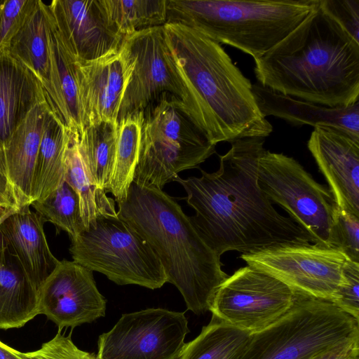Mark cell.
<instances>
[{"mask_svg":"<svg viewBox=\"0 0 359 359\" xmlns=\"http://www.w3.org/2000/svg\"><path fill=\"white\" fill-rule=\"evenodd\" d=\"M219 155V168L200 177L174 181L185 189L189 217L206 243L219 256L227 251L247 253L268 246L315 243L291 217L279 214L258 184L259 161L264 138L239 139Z\"/></svg>","mask_w":359,"mask_h":359,"instance_id":"6da1fadb","label":"cell"},{"mask_svg":"<svg viewBox=\"0 0 359 359\" xmlns=\"http://www.w3.org/2000/svg\"><path fill=\"white\" fill-rule=\"evenodd\" d=\"M163 28L188 95L186 111L207 139L216 145L269 136L273 127L259 109L252 84L222 46L182 25Z\"/></svg>","mask_w":359,"mask_h":359,"instance_id":"7a4b0ae2","label":"cell"},{"mask_svg":"<svg viewBox=\"0 0 359 359\" xmlns=\"http://www.w3.org/2000/svg\"><path fill=\"white\" fill-rule=\"evenodd\" d=\"M255 60L258 83L329 107L359 101V43L318 8Z\"/></svg>","mask_w":359,"mask_h":359,"instance_id":"3957f363","label":"cell"},{"mask_svg":"<svg viewBox=\"0 0 359 359\" xmlns=\"http://www.w3.org/2000/svg\"><path fill=\"white\" fill-rule=\"evenodd\" d=\"M117 204L118 215L149 243L187 309L196 315L210 311L229 276L177 201L162 189L133 182L126 198Z\"/></svg>","mask_w":359,"mask_h":359,"instance_id":"277c9868","label":"cell"},{"mask_svg":"<svg viewBox=\"0 0 359 359\" xmlns=\"http://www.w3.org/2000/svg\"><path fill=\"white\" fill-rule=\"evenodd\" d=\"M318 6L319 0H166V23L194 29L255 60L285 38Z\"/></svg>","mask_w":359,"mask_h":359,"instance_id":"5b68a950","label":"cell"},{"mask_svg":"<svg viewBox=\"0 0 359 359\" xmlns=\"http://www.w3.org/2000/svg\"><path fill=\"white\" fill-rule=\"evenodd\" d=\"M355 340H359L358 320L330 300L295 290L287 312L251 334L236 359H312Z\"/></svg>","mask_w":359,"mask_h":359,"instance_id":"8992f818","label":"cell"},{"mask_svg":"<svg viewBox=\"0 0 359 359\" xmlns=\"http://www.w3.org/2000/svg\"><path fill=\"white\" fill-rule=\"evenodd\" d=\"M215 146L193 123L184 104L163 93L143 111L133 182L162 189L179 172L198 168L215 153Z\"/></svg>","mask_w":359,"mask_h":359,"instance_id":"52a82bcc","label":"cell"},{"mask_svg":"<svg viewBox=\"0 0 359 359\" xmlns=\"http://www.w3.org/2000/svg\"><path fill=\"white\" fill-rule=\"evenodd\" d=\"M71 242L74 262L118 285L154 290L167 283L163 266L149 243L118 214L97 217Z\"/></svg>","mask_w":359,"mask_h":359,"instance_id":"ba28073f","label":"cell"},{"mask_svg":"<svg viewBox=\"0 0 359 359\" xmlns=\"http://www.w3.org/2000/svg\"><path fill=\"white\" fill-rule=\"evenodd\" d=\"M258 184L271 203L312 236L314 244L332 248L340 208L328 187L318 183L294 158L266 149L259 161Z\"/></svg>","mask_w":359,"mask_h":359,"instance_id":"9c48e42d","label":"cell"},{"mask_svg":"<svg viewBox=\"0 0 359 359\" xmlns=\"http://www.w3.org/2000/svg\"><path fill=\"white\" fill-rule=\"evenodd\" d=\"M121 49L130 74L117 122L143 111L163 93L179 99L186 109L188 95L166 43L163 25L140 29L126 36Z\"/></svg>","mask_w":359,"mask_h":359,"instance_id":"30bf717a","label":"cell"},{"mask_svg":"<svg viewBox=\"0 0 359 359\" xmlns=\"http://www.w3.org/2000/svg\"><path fill=\"white\" fill-rule=\"evenodd\" d=\"M295 290L274 276L247 265L222 283L210 311L219 320L253 334L283 316L292 306Z\"/></svg>","mask_w":359,"mask_h":359,"instance_id":"8fae6325","label":"cell"},{"mask_svg":"<svg viewBox=\"0 0 359 359\" xmlns=\"http://www.w3.org/2000/svg\"><path fill=\"white\" fill-rule=\"evenodd\" d=\"M247 265L264 271L295 290L332 300L345 283L347 260L338 249L317 244L277 245L241 255Z\"/></svg>","mask_w":359,"mask_h":359,"instance_id":"7c38bea8","label":"cell"},{"mask_svg":"<svg viewBox=\"0 0 359 359\" xmlns=\"http://www.w3.org/2000/svg\"><path fill=\"white\" fill-rule=\"evenodd\" d=\"M189 332L184 313L158 308L125 313L100 335L96 359H177Z\"/></svg>","mask_w":359,"mask_h":359,"instance_id":"4fadbf2b","label":"cell"},{"mask_svg":"<svg viewBox=\"0 0 359 359\" xmlns=\"http://www.w3.org/2000/svg\"><path fill=\"white\" fill-rule=\"evenodd\" d=\"M105 311L106 300L93 271L74 261H60L40 288L39 313L58 330L92 323L104 316Z\"/></svg>","mask_w":359,"mask_h":359,"instance_id":"5bb4252c","label":"cell"},{"mask_svg":"<svg viewBox=\"0 0 359 359\" xmlns=\"http://www.w3.org/2000/svg\"><path fill=\"white\" fill-rule=\"evenodd\" d=\"M48 7L77 60H95L121 49L125 37L109 21L102 0H53Z\"/></svg>","mask_w":359,"mask_h":359,"instance_id":"9a60e30c","label":"cell"},{"mask_svg":"<svg viewBox=\"0 0 359 359\" xmlns=\"http://www.w3.org/2000/svg\"><path fill=\"white\" fill-rule=\"evenodd\" d=\"M307 146L339 208L359 217V140L320 126L314 128Z\"/></svg>","mask_w":359,"mask_h":359,"instance_id":"2e32d148","label":"cell"},{"mask_svg":"<svg viewBox=\"0 0 359 359\" xmlns=\"http://www.w3.org/2000/svg\"><path fill=\"white\" fill-rule=\"evenodd\" d=\"M49 67L43 87L46 102L69 130L81 132L86 126L80 92L79 62L61 36L48 5Z\"/></svg>","mask_w":359,"mask_h":359,"instance_id":"e0dca14e","label":"cell"},{"mask_svg":"<svg viewBox=\"0 0 359 359\" xmlns=\"http://www.w3.org/2000/svg\"><path fill=\"white\" fill-rule=\"evenodd\" d=\"M78 62L86 126L99 121L117 122L130 74L121 48L100 58Z\"/></svg>","mask_w":359,"mask_h":359,"instance_id":"ac0fdd59","label":"cell"},{"mask_svg":"<svg viewBox=\"0 0 359 359\" xmlns=\"http://www.w3.org/2000/svg\"><path fill=\"white\" fill-rule=\"evenodd\" d=\"M45 96L37 101L0 149V170L6 175L18 210L30 206L36 161L45 116Z\"/></svg>","mask_w":359,"mask_h":359,"instance_id":"d6986e66","label":"cell"},{"mask_svg":"<svg viewBox=\"0 0 359 359\" xmlns=\"http://www.w3.org/2000/svg\"><path fill=\"white\" fill-rule=\"evenodd\" d=\"M44 222L29 206L8 214L0 222V233L39 291L60 262L48 246Z\"/></svg>","mask_w":359,"mask_h":359,"instance_id":"ffe728a7","label":"cell"},{"mask_svg":"<svg viewBox=\"0 0 359 359\" xmlns=\"http://www.w3.org/2000/svg\"><path fill=\"white\" fill-rule=\"evenodd\" d=\"M252 93L264 117L273 116L295 126L329 127L359 140V101L346 107H329L276 93L259 83Z\"/></svg>","mask_w":359,"mask_h":359,"instance_id":"44dd1931","label":"cell"},{"mask_svg":"<svg viewBox=\"0 0 359 359\" xmlns=\"http://www.w3.org/2000/svg\"><path fill=\"white\" fill-rule=\"evenodd\" d=\"M39 297L0 233V329L21 327L39 315Z\"/></svg>","mask_w":359,"mask_h":359,"instance_id":"7402d4cb","label":"cell"},{"mask_svg":"<svg viewBox=\"0 0 359 359\" xmlns=\"http://www.w3.org/2000/svg\"><path fill=\"white\" fill-rule=\"evenodd\" d=\"M43 97V88L35 76L7 52L1 54L0 149Z\"/></svg>","mask_w":359,"mask_h":359,"instance_id":"603a6c76","label":"cell"},{"mask_svg":"<svg viewBox=\"0 0 359 359\" xmlns=\"http://www.w3.org/2000/svg\"><path fill=\"white\" fill-rule=\"evenodd\" d=\"M69 137V130L49 107L35 164L32 202L46 198L65 182Z\"/></svg>","mask_w":359,"mask_h":359,"instance_id":"cb8c5ba5","label":"cell"},{"mask_svg":"<svg viewBox=\"0 0 359 359\" xmlns=\"http://www.w3.org/2000/svg\"><path fill=\"white\" fill-rule=\"evenodd\" d=\"M69 143L65 159V178L77 194L80 210L85 229L97 217L102 215H116L114 201L98 188L84 158L79 131L69 130Z\"/></svg>","mask_w":359,"mask_h":359,"instance_id":"d4e9b609","label":"cell"},{"mask_svg":"<svg viewBox=\"0 0 359 359\" xmlns=\"http://www.w3.org/2000/svg\"><path fill=\"white\" fill-rule=\"evenodd\" d=\"M7 53L25 67L43 88L49 67L46 4L36 1L23 25L12 39Z\"/></svg>","mask_w":359,"mask_h":359,"instance_id":"484cf974","label":"cell"},{"mask_svg":"<svg viewBox=\"0 0 359 359\" xmlns=\"http://www.w3.org/2000/svg\"><path fill=\"white\" fill-rule=\"evenodd\" d=\"M143 121V111L129 115L118 121L114 159L107 192L116 203L124 201L133 182L137 165Z\"/></svg>","mask_w":359,"mask_h":359,"instance_id":"4316f807","label":"cell"},{"mask_svg":"<svg viewBox=\"0 0 359 359\" xmlns=\"http://www.w3.org/2000/svg\"><path fill=\"white\" fill-rule=\"evenodd\" d=\"M250 336L212 315L199 335L185 343L177 359H236Z\"/></svg>","mask_w":359,"mask_h":359,"instance_id":"83f0119b","label":"cell"},{"mask_svg":"<svg viewBox=\"0 0 359 359\" xmlns=\"http://www.w3.org/2000/svg\"><path fill=\"white\" fill-rule=\"evenodd\" d=\"M118 133V122L99 121L79 133L81 147L99 189L105 191L111 176Z\"/></svg>","mask_w":359,"mask_h":359,"instance_id":"f1b7e54d","label":"cell"},{"mask_svg":"<svg viewBox=\"0 0 359 359\" xmlns=\"http://www.w3.org/2000/svg\"><path fill=\"white\" fill-rule=\"evenodd\" d=\"M109 21L124 37L166 23V0H102Z\"/></svg>","mask_w":359,"mask_h":359,"instance_id":"f546056e","label":"cell"},{"mask_svg":"<svg viewBox=\"0 0 359 359\" xmlns=\"http://www.w3.org/2000/svg\"><path fill=\"white\" fill-rule=\"evenodd\" d=\"M30 205L45 222H50L66 231L71 241L85 229L79 196L65 181L46 198L34 201Z\"/></svg>","mask_w":359,"mask_h":359,"instance_id":"4dcf8cb0","label":"cell"},{"mask_svg":"<svg viewBox=\"0 0 359 359\" xmlns=\"http://www.w3.org/2000/svg\"><path fill=\"white\" fill-rule=\"evenodd\" d=\"M37 0H0V55L7 52Z\"/></svg>","mask_w":359,"mask_h":359,"instance_id":"1f68e13d","label":"cell"},{"mask_svg":"<svg viewBox=\"0 0 359 359\" xmlns=\"http://www.w3.org/2000/svg\"><path fill=\"white\" fill-rule=\"evenodd\" d=\"M332 248L340 250L348 260L359 263V217L339 210Z\"/></svg>","mask_w":359,"mask_h":359,"instance_id":"d6a6232c","label":"cell"},{"mask_svg":"<svg viewBox=\"0 0 359 359\" xmlns=\"http://www.w3.org/2000/svg\"><path fill=\"white\" fill-rule=\"evenodd\" d=\"M23 359H96V355L79 349L72 341L71 336L62 334L58 330L50 341L43 343L36 351L22 353Z\"/></svg>","mask_w":359,"mask_h":359,"instance_id":"836d02e7","label":"cell"},{"mask_svg":"<svg viewBox=\"0 0 359 359\" xmlns=\"http://www.w3.org/2000/svg\"><path fill=\"white\" fill-rule=\"evenodd\" d=\"M344 276L345 283L339 287L332 302L359 320V263L347 259Z\"/></svg>","mask_w":359,"mask_h":359,"instance_id":"e575fe53","label":"cell"},{"mask_svg":"<svg viewBox=\"0 0 359 359\" xmlns=\"http://www.w3.org/2000/svg\"><path fill=\"white\" fill-rule=\"evenodd\" d=\"M319 6L359 43V0H319Z\"/></svg>","mask_w":359,"mask_h":359,"instance_id":"d590c367","label":"cell"},{"mask_svg":"<svg viewBox=\"0 0 359 359\" xmlns=\"http://www.w3.org/2000/svg\"><path fill=\"white\" fill-rule=\"evenodd\" d=\"M312 359H359V340L339 344Z\"/></svg>","mask_w":359,"mask_h":359,"instance_id":"8d00e7d4","label":"cell"},{"mask_svg":"<svg viewBox=\"0 0 359 359\" xmlns=\"http://www.w3.org/2000/svg\"><path fill=\"white\" fill-rule=\"evenodd\" d=\"M15 199L6 175L0 170V222L8 214L17 211Z\"/></svg>","mask_w":359,"mask_h":359,"instance_id":"74e56055","label":"cell"},{"mask_svg":"<svg viewBox=\"0 0 359 359\" xmlns=\"http://www.w3.org/2000/svg\"><path fill=\"white\" fill-rule=\"evenodd\" d=\"M0 359H23L20 351L9 347L0 341Z\"/></svg>","mask_w":359,"mask_h":359,"instance_id":"f35d334b","label":"cell"}]
</instances>
